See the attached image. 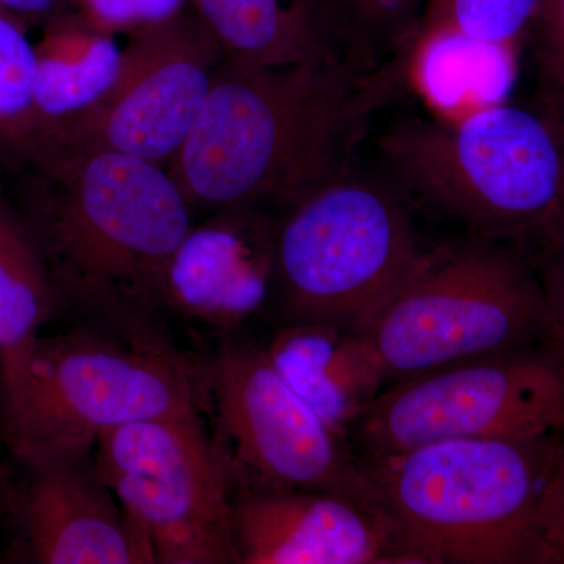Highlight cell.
<instances>
[{
  "label": "cell",
  "instance_id": "obj_1",
  "mask_svg": "<svg viewBox=\"0 0 564 564\" xmlns=\"http://www.w3.org/2000/svg\"><path fill=\"white\" fill-rule=\"evenodd\" d=\"M17 202L58 307L115 328L158 325L166 265L193 207L165 166L44 141L18 166Z\"/></svg>",
  "mask_w": 564,
  "mask_h": 564
},
{
  "label": "cell",
  "instance_id": "obj_2",
  "mask_svg": "<svg viewBox=\"0 0 564 564\" xmlns=\"http://www.w3.org/2000/svg\"><path fill=\"white\" fill-rule=\"evenodd\" d=\"M392 65L270 66L226 55L166 166L193 210L284 207L345 166L388 93Z\"/></svg>",
  "mask_w": 564,
  "mask_h": 564
},
{
  "label": "cell",
  "instance_id": "obj_3",
  "mask_svg": "<svg viewBox=\"0 0 564 564\" xmlns=\"http://www.w3.org/2000/svg\"><path fill=\"white\" fill-rule=\"evenodd\" d=\"M393 185L473 229L529 254L564 223V124L507 101L391 126L378 140ZM530 256V254H529Z\"/></svg>",
  "mask_w": 564,
  "mask_h": 564
},
{
  "label": "cell",
  "instance_id": "obj_4",
  "mask_svg": "<svg viewBox=\"0 0 564 564\" xmlns=\"http://www.w3.org/2000/svg\"><path fill=\"white\" fill-rule=\"evenodd\" d=\"M560 441H444L362 466L419 564H532L538 505Z\"/></svg>",
  "mask_w": 564,
  "mask_h": 564
},
{
  "label": "cell",
  "instance_id": "obj_5",
  "mask_svg": "<svg viewBox=\"0 0 564 564\" xmlns=\"http://www.w3.org/2000/svg\"><path fill=\"white\" fill-rule=\"evenodd\" d=\"M202 410L198 373L158 326L40 336L20 397L2 414L18 459L95 451L110 430Z\"/></svg>",
  "mask_w": 564,
  "mask_h": 564
},
{
  "label": "cell",
  "instance_id": "obj_6",
  "mask_svg": "<svg viewBox=\"0 0 564 564\" xmlns=\"http://www.w3.org/2000/svg\"><path fill=\"white\" fill-rule=\"evenodd\" d=\"M281 209L273 292L289 322L356 332L432 252L395 185L345 166Z\"/></svg>",
  "mask_w": 564,
  "mask_h": 564
},
{
  "label": "cell",
  "instance_id": "obj_7",
  "mask_svg": "<svg viewBox=\"0 0 564 564\" xmlns=\"http://www.w3.org/2000/svg\"><path fill=\"white\" fill-rule=\"evenodd\" d=\"M356 332L388 384L552 340L536 263L513 245L481 237L432 250L421 269Z\"/></svg>",
  "mask_w": 564,
  "mask_h": 564
},
{
  "label": "cell",
  "instance_id": "obj_8",
  "mask_svg": "<svg viewBox=\"0 0 564 564\" xmlns=\"http://www.w3.org/2000/svg\"><path fill=\"white\" fill-rule=\"evenodd\" d=\"M563 433L564 356L544 344L392 381L350 434L380 458L444 441Z\"/></svg>",
  "mask_w": 564,
  "mask_h": 564
},
{
  "label": "cell",
  "instance_id": "obj_9",
  "mask_svg": "<svg viewBox=\"0 0 564 564\" xmlns=\"http://www.w3.org/2000/svg\"><path fill=\"white\" fill-rule=\"evenodd\" d=\"M93 454L155 563L239 564L236 481L202 410L110 430Z\"/></svg>",
  "mask_w": 564,
  "mask_h": 564
},
{
  "label": "cell",
  "instance_id": "obj_10",
  "mask_svg": "<svg viewBox=\"0 0 564 564\" xmlns=\"http://www.w3.org/2000/svg\"><path fill=\"white\" fill-rule=\"evenodd\" d=\"M196 373L236 486L337 492L384 508L347 440L282 380L263 347L228 340Z\"/></svg>",
  "mask_w": 564,
  "mask_h": 564
},
{
  "label": "cell",
  "instance_id": "obj_11",
  "mask_svg": "<svg viewBox=\"0 0 564 564\" xmlns=\"http://www.w3.org/2000/svg\"><path fill=\"white\" fill-rule=\"evenodd\" d=\"M225 57L192 7L135 29L128 33L111 90L46 141L122 152L166 169L191 133Z\"/></svg>",
  "mask_w": 564,
  "mask_h": 564
},
{
  "label": "cell",
  "instance_id": "obj_12",
  "mask_svg": "<svg viewBox=\"0 0 564 564\" xmlns=\"http://www.w3.org/2000/svg\"><path fill=\"white\" fill-rule=\"evenodd\" d=\"M93 452L32 456L10 480L6 562L33 564H155Z\"/></svg>",
  "mask_w": 564,
  "mask_h": 564
},
{
  "label": "cell",
  "instance_id": "obj_13",
  "mask_svg": "<svg viewBox=\"0 0 564 564\" xmlns=\"http://www.w3.org/2000/svg\"><path fill=\"white\" fill-rule=\"evenodd\" d=\"M239 564H419L384 508L314 489L236 486Z\"/></svg>",
  "mask_w": 564,
  "mask_h": 564
},
{
  "label": "cell",
  "instance_id": "obj_14",
  "mask_svg": "<svg viewBox=\"0 0 564 564\" xmlns=\"http://www.w3.org/2000/svg\"><path fill=\"white\" fill-rule=\"evenodd\" d=\"M274 237L276 218L261 206L209 212L166 265L163 310L214 328L242 325L273 292Z\"/></svg>",
  "mask_w": 564,
  "mask_h": 564
},
{
  "label": "cell",
  "instance_id": "obj_15",
  "mask_svg": "<svg viewBox=\"0 0 564 564\" xmlns=\"http://www.w3.org/2000/svg\"><path fill=\"white\" fill-rule=\"evenodd\" d=\"M226 55L270 66L372 61L329 0H188Z\"/></svg>",
  "mask_w": 564,
  "mask_h": 564
},
{
  "label": "cell",
  "instance_id": "obj_16",
  "mask_svg": "<svg viewBox=\"0 0 564 564\" xmlns=\"http://www.w3.org/2000/svg\"><path fill=\"white\" fill-rule=\"evenodd\" d=\"M263 350L282 380L344 440L388 386L361 334L329 323L289 322Z\"/></svg>",
  "mask_w": 564,
  "mask_h": 564
},
{
  "label": "cell",
  "instance_id": "obj_17",
  "mask_svg": "<svg viewBox=\"0 0 564 564\" xmlns=\"http://www.w3.org/2000/svg\"><path fill=\"white\" fill-rule=\"evenodd\" d=\"M36 47L35 148L80 120L120 76L122 50L76 13L44 25ZM33 148V150H35Z\"/></svg>",
  "mask_w": 564,
  "mask_h": 564
},
{
  "label": "cell",
  "instance_id": "obj_18",
  "mask_svg": "<svg viewBox=\"0 0 564 564\" xmlns=\"http://www.w3.org/2000/svg\"><path fill=\"white\" fill-rule=\"evenodd\" d=\"M57 307L43 256L0 193V414L17 403L41 328Z\"/></svg>",
  "mask_w": 564,
  "mask_h": 564
},
{
  "label": "cell",
  "instance_id": "obj_19",
  "mask_svg": "<svg viewBox=\"0 0 564 564\" xmlns=\"http://www.w3.org/2000/svg\"><path fill=\"white\" fill-rule=\"evenodd\" d=\"M513 51L440 29L415 35L403 54L426 101L445 117H456L507 101Z\"/></svg>",
  "mask_w": 564,
  "mask_h": 564
},
{
  "label": "cell",
  "instance_id": "obj_20",
  "mask_svg": "<svg viewBox=\"0 0 564 564\" xmlns=\"http://www.w3.org/2000/svg\"><path fill=\"white\" fill-rule=\"evenodd\" d=\"M36 47L29 28L0 6V165L17 170L35 148Z\"/></svg>",
  "mask_w": 564,
  "mask_h": 564
},
{
  "label": "cell",
  "instance_id": "obj_21",
  "mask_svg": "<svg viewBox=\"0 0 564 564\" xmlns=\"http://www.w3.org/2000/svg\"><path fill=\"white\" fill-rule=\"evenodd\" d=\"M541 2L543 0H429L413 39L419 33L447 29L514 50L525 33H530Z\"/></svg>",
  "mask_w": 564,
  "mask_h": 564
},
{
  "label": "cell",
  "instance_id": "obj_22",
  "mask_svg": "<svg viewBox=\"0 0 564 564\" xmlns=\"http://www.w3.org/2000/svg\"><path fill=\"white\" fill-rule=\"evenodd\" d=\"M334 10L367 44L406 50L429 0H329Z\"/></svg>",
  "mask_w": 564,
  "mask_h": 564
},
{
  "label": "cell",
  "instance_id": "obj_23",
  "mask_svg": "<svg viewBox=\"0 0 564 564\" xmlns=\"http://www.w3.org/2000/svg\"><path fill=\"white\" fill-rule=\"evenodd\" d=\"M530 33L536 69V104L564 124V0H543Z\"/></svg>",
  "mask_w": 564,
  "mask_h": 564
},
{
  "label": "cell",
  "instance_id": "obj_24",
  "mask_svg": "<svg viewBox=\"0 0 564 564\" xmlns=\"http://www.w3.org/2000/svg\"><path fill=\"white\" fill-rule=\"evenodd\" d=\"M188 0H76V13L95 31L115 36L172 17Z\"/></svg>",
  "mask_w": 564,
  "mask_h": 564
},
{
  "label": "cell",
  "instance_id": "obj_25",
  "mask_svg": "<svg viewBox=\"0 0 564 564\" xmlns=\"http://www.w3.org/2000/svg\"><path fill=\"white\" fill-rule=\"evenodd\" d=\"M532 564H564V436L538 505Z\"/></svg>",
  "mask_w": 564,
  "mask_h": 564
},
{
  "label": "cell",
  "instance_id": "obj_26",
  "mask_svg": "<svg viewBox=\"0 0 564 564\" xmlns=\"http://www.w3.org/2000/svg\"><path fill=\"white\" fill-rule=\"evenodd\" d=\"M536 267L551 314V344L564 356V223L551 243L541 252Z\"/></svg>",
  "mask_w": 564,
  "mask_h": 564
},
{
  "label": "cell",
  "instance_id": "obj_27",
  "mask_svg": "<svg viewBox=\"0 0 564 564\" xmlns=\"http://www.w3.org/2000/svg\"><path fill=\"white\" fill-rule=\"evenodd\" d=\"M0 6L31 29L44 28L63 14L73 13L76 0H0Z\"/></svg>",
  "mask_w": 564,
  "mask_h": 564
},
{
  "label": "cell",
  "instance_id": "obj_28",
  "mask_svg": "<svg viewBox=\"0 0 564 564\" xmlns=\"http://www.w3.org/2000/svg\"><path fill=\"white\" fill-rule=\"evenodd\" d=\"M11 477L6 470H0V562H6V545H2L3 534H7V516H9Z\"/></svg>",
  "mask_w": 564,
  "mask_h": 564
}]
</instances>
